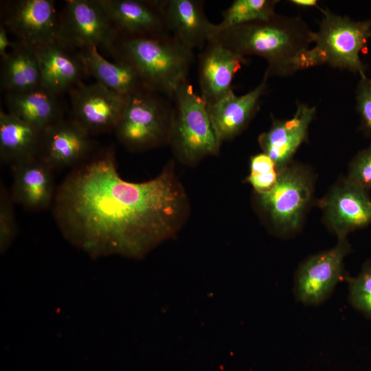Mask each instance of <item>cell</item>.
<instances>
[{
    "label": "cell",
    "instance_id": "1",
    "mask_svg": "<svg viewBox=\"0 0 371 371\" xmlns=\"http://www.w3.org/2000/svg\"><path fill=\"white\" fill-rule=\"evenodd\" d=\"M187 210V196L172 169L144 182L125 181L112 148L69 172L52 204L63 234L94 254L141 255L174 234Z\"/></svg>",
    "mask_w": 371,
    "mask_h": 371
},
{
    "label": "cell",
    "instance_id": "2",
    "mask_svg": "<svg viewBox=\"0 0 371 371\" xmlns=\"http://www.w3.org/2000/svg\"><path fill=\"white\" fill-rule=\"evenodd\" d=\"M313 34L300 16L276 13L267 21L222 31L212 39L244 57L254 55L264 58L269 78L286 77L311 67L309 51Z\"/></svg>",
    "mask_w": 371,
    "mask_h": 371
},
{
    "label": "cell",
    "instance_id": "3",
    "mask_svg": "<svg viewBox=\"0 0 371 371\" xmlns=\"http://www.w3.org/2000/svg\"><path fill=\"white\" fill-rule=\"evenodd\" d=\"M192 51L171 34L121 37L113 56L131 65L146 89L172 98L188 81Z\"/></svg>",
    "mask_w": 371,
    "mask_h": 371
},
{
    "label": "cell",
    "instance_id": "4",
    "mask_svg": "<svg viewBox=\"0 0 371 371\" xmlns=\"http://www.w3.org/2000/svg\"><path fill=\"white\" fill-rule=\"evenodd\" d=\"M322 17L313 34V47L309 51L311 67L322 64L339 69L366 75L360 53L371 38V20L356 21L320 9Z\"/></svg>",
    "mask_w": 371,
    "mask_h": 371
},
{
    "label": "cell",
    "instance_id": "5",
    "mask_svg": "<svg viewBox=\"0 0 371 371\" xmlns=\"http://www.w3.org/2000/svg\"><path fill=\"white\" fill-rule=\"evenodd\" d=\"M313 171L291 161L279 170L274 186L257 194L259 209L271 228L280 236H289L301 228L314 194Z\"/></svg>",
    "mask_w": 371,
    "mask_h": 371
},
{
    "label": "cell",
    "instance_id": "6",
    "mask_svg": "<svg viewBox=\"0 0 371 371\" xmlns=\"http://www.w3.org/2000/svg\"><path fill=\"white\" fill-rule=\"evenodd\" d=\"M169 142L177 157L187 164L216 155L221 143L212 126L207 107L186 81L172 97Z\"/></svg>",
    "mask_w": 371,
    "mask_h": 371
},
{
    "label": "cell",
    "instance_id": "7",
    "mask_svg": "<svg viewBox=\"0 0 371 371\" xmlns=\"http://www.w3.org/2000/svg\"><path fill=\"white\" fill-rule=\"evenodd\" d=\"M161 96L146 88L128 95L114 131L128 150H146L169 141L172 107Z\"/></svg>",
    "mask_w": 371,
    "mask_h": 371
},
{
    "label": "cell",
    "instance_id": "8",
    "mask_svg": "<svg viewBox=\"0 0 371 371\" xmlns=\"http://www.w3.org/2000/svg\"><path fill=\"white\" fill-rule=\"evenodd\" d=\"M120 38L101 0L65 1L59 18V41L78 49L94 47L113 55Z\"/></svg>",
    "mask_w": 371,
    "mask_h": 371
},
{
    "label": "cell",
    "instance_id": "9",
    "mask_svg": "<svg viewBox=\"0 0 371 371\" xmlns=\"http://www.w3.org/2000/svg\"><path fill=\"white\" fill-rule=\"evenodd\" d=\"M350 251L346 238H338L333 247L314 254L298 267L294 292L297 300L306 305H317L332 293L341 278L344 259Z\"/></svg>",
    "mask_w": 371,
    "mask_h": 371
},
{
    "label": "cell",
    "instance_id": "10",
    "mask_svg": "<svg viewBox=\"0 0 371 371\" xmlns=\"http://www.w3.org/2000/svg\"><path fill=\"white\" fill-rule=\"evenodd\" d=\"M1 24L17 41L36 48L58 39L59 18L52 0L3 1Z\"/></svg>",
    "mask_w": 371,
    "mask_h": 371
},
{
    "label": "cell",
    "instance_id": "11",
    "mask_svg": "<svg viewBox=\"0 0 371 371\" xmlns=\"http://www.w3.org/2000/svg\"><path fill=\"white\" fill-rule=\"evenodd\" d=\"M71 118L91 135L114 131L126 104L128 95L95 82H80L69 92Z\"/></svg>",
    "mask_w": 371,
    "mask_h": 371
},
{
    "label": "cell",
    "instance_id": "12",
    "mask_svg": "<svg viewBox=\"0 0 371 371\" xmlns=\"http://www.w3.org/2000/svg\"><path fill=\"white\" fill-rule=\"evenodd\" d=\"M319 205L329 230L338 238L371 223V200L368 190L347 177L338 180Z\"/></svg>",
    "mask_w": 371,
    "mask_h": 371
},
{
    "label": "cell",
    "instance_id": "13",
    "mask_svg": "<svg viewBox=\"0 0 371 371\" xmlns=\"http://www.w3.org/2000/svg\"><path fill=\"white\" fill-rule=\"evenodd\" d=\"M293 115L286 119H273L271 126L258 137L262 152L275 162L278 169L293 161L300 146L306 140L316 107L297 101Z\"/></svg>",
    "mask_w": 371,
    "mask_h": 371
},
{
    "label": "cell",
    "instance_id": "14",
    "mask_svg": "<svg viewBox=\"0 0 371 371\" xmlns=\"http://www.w3.org/2000/svg\"><path fill=\"white\" fill-rule=\"evenodd\" d=\"M93 148L91 135L71 117L43 131L41 157L54 169L80 165Z\"/></svg>",
    "mask_w": 371,
    "mask_h": 371
},
{
    "label": "cell",
    "instance_id": "15",
    "mask_svg": "<svg viewBox=\"0 0 371 371\" xmlns=\"http://www.w3.org/2000/svg\"><path fill=\"white\" fill-rule=\"evenodd\" d=\"M247 63L245 57L210 40L199 56L201 97L207 107L232 90L236 73Z\"/></svg>",
    "mask_w": 371,
    "mask_h": 371
},
{
    "label": "cell",
    "instance_id": "16",
    "mask_svg": "<svg viewBox=\"0 0 371 371\" xmlns=\"http://www.w3.org/2000/svg\"><path fill=\"white\" fill-rule=\"evenodd\" d=\"M35 49L41 86L53 93L60 95L69 92L88 75L79 49L58 39Z\"/></svg>",
    "mask_w": 371,
    "mask_h": 371
},
{
    "label": "cell",
    "instance_id": "17",
    "mask_svg": "<svg viewBox=\"0 0 371 371\" xmlns=\"http://www.w3.org/2000/svg\"><path fill=\"white\" fill-rule=\"evenodd\" d=\"M121 37L171 34L159 1L101 0Z\"/></svg>",
    "mask_w": 371,
    "mask_h": 371
},
{
    "label": "cell",
    "instance_id": "18",
    "mask_svg": "<svg viewBox=\"0 0 371 371\" xmlns=\"http://www.w3.org/2000/svg\"><path fill=\"white\" fill-rule=\"evenodd\" d=\"M268 79L265 73L261 82L249 92L238 95L232 90L207 106L212 126L221 144L238 135L250 122L258 109Z\"/></svg>",
    "mask_w": 371,
    "mask_h": 371
},
{
    "label": "cell",
    "instance_id": "19",
    "mask_svg": "<svg viewBox=\"0 0 371 371\" xmlns=\"http://www.w3.org/2000/svg\"><path fill=\"white\" fill-rule=\"evenodd\" d=\"M11 168L10 192L14 203L32 210H43L53 203L56 194L54 169L41 156Z\"/></svg>",
    "mask_w": 371,
    "mask_h": 371
},
{
    "label": "cell",
    "instance_id": "20",
    "mask_svg": "<svg viewBox=\"0 0 371 371\" xmlns=\"http://www.w3.org/2000/svg\"><path fill=\"white\" fill-rule=\"evenodd\" d=\"M159 1L172 36L192 50L205 47L212 38L214 24L207 19L202 1Z\"/></svg>",
    "mask_w": 371,
    "mask_h": 371
},
{
    "label": "cell",
    "instance_id": "21",
    "mask_svg": "<svg viewBox=\"0 0 371 371\" xmlns=\"http://www.w3.org/2000/svg\"><path fill=\"white\" fill-rule=\"evenodd\" d=\"M43 131L0 111V159L10 166L41 155Z\"/></svg>",
    "mask_w": 371,
    "mask_h": 371
},
{
    "label": "cell",
    "instance_id": "22",
    "mask_svg": "<svg viewBox=\"0 0 371 371\" xmlns=\"http://www.w3.org/2000/svg\"><path fill=\"white\" fill-rule=\"evenodd\" d=\"M59 96L42 86L16 93H6L8 112L43 131L64 118Z\"/></svg>",
    "mask_w": 371,
    "mask_h": 371
},
{
    "label": "cell",
    "instance_id": "23",
    "mask_svg": "<svg viewBox=\"0 0 371 371\" xmlns=\"http://www.w3.org/2000/svg\"><path fill=\"white\" fill-rule=\"evenodd\" d=\"M79 54L88 75L106 88L125 95L146 88L135 69L128 63L109 61L94 47L79 49Z\"/></svg>",
    "mask_w": 371,
    "mask_h": 371
},
{
    "label": "cell",
    "instance_id": "24",
    "mask_svg": "<svg viewBox=\"0 0 371 371\" xmlns=\"http://www.w3.org/2000/svg\"><path fill=\"white\" fill-rule=\"evenodd\" d=\"M0 85L6 93L41 86V74L36 49L19 41L1 60Z\"/></svg>",
    "mask_w": 371,
    "mask_h": 371
},
{
    "label": "cell",
    "instance_id": "25",
    "mask_svg": "<svg viewBox=\"0 0 371 371\" xmlns=\"http://www.w3.org/2000/svg\"><path fill=\"white\" fill-rule=\"evenodd\" d=\"M278 2V0L234 1L223 12L222 21L218 24H214L212 38L225 30L271 19L276 14L275 8Z\"/></svg>",
    "mask_w": 371,
    "mask_h": 371
},
{
    "label": "cell",
    "instance_id": "26",
    "mask_svg": "<svg viewBox=\"0 0 371 371\" xmlns=\"http://www.w3.org/2000/svg\"><path fill=\"white\" fill-rule=\"evenodd\" d=\"M250 172L247 181L257 194L269 191L276 184L279 170L275 162L267 154L262 152L250 158Z\"/></svg>",
    "mask_w": 371,
    "mask_h": 371
},
{
    "label": "cell",
    "instance_id": "27",
    "mask_svg": "<svg viewBox=\"0 0 371 371\" xmlns=\"http://www.w3.org/2000/svg\"><path fill=\"white\" fill-rule=\"evenodd\" d=\"M349 300L354 308L371 318V260L363 265L359 273L347 278Z\"/></svg>",
    "mask_w": 371,
    "mask_h": 371
},
{
    "label": "cell",
    "instance_id": "28",
    "mask_svg": "<svg viewBox=\"0 0 371 371\" xmlns=\"http://www.w3.org/2000/svg\"><path fill=\"white\" fill-rule=\"evenodd\" d=\"M10 192L1 181L0 185V240L3 250L16 234L17 223Z\"/></svg>",
    "mask_w": 371,
    "mask_h": 371
},
{
    "label": "cell",
    "instance_id": "29",
    "mask_svg": "<svg viewBox=\"0 0 371 371\" xmlns=\"http://www.w3.org/2000/svg\"><path fill=\"white\" fill-rule=\"evenodd\" d=\"M347 177L368 191L371 189V144L352 159Z\"/></svg>",
    "mask_w": 371,
    "mask_h": 371
},
{
    "label": "cell",
    "instance_id": "30",
    "mask_svg": "<svg viewBox=\"0 0 371 371\" xmlns=\"http://www.w3.org/2000/svg\"><path fill=\"white\" fill-rule=\"evenodd\" d=\"M356 109L360 118V128L371 138V78H361L356 89Z\"/></svg>",
    "mask_w": 371,
    "mask_h": 371
},
{
    "label": "cell",
    "instance_id": "31",
    "mask_svg": "<svg viewBox=\"0 0 371 371\" xmlns=\"http://www.w3.org/2000/svg\"><path fill=\"white\" fill-rule=\"evenodd\" d=\"M8 31L3 24L0 25V56L1 60L3 59L8 54V49H12L16 44V42H12L10 40Z\"/></svg>",
    "mask_w": 371,
    "mask_h": 371
},
{
    "label": "cell",
    "instance_id": "32",
    "mask_svg": "<svg viewBox=\"0 0 371 371\" xmlns=\"http://www.w3.org/2000/svg\"><path fill=\"white\" fill-rule=\"evenodd\" d=\"M289 3L297 7L312 8L317 7L318 2L317 0H291Z\"/></svg>",
    "mask_w": 371,
    "mask_h": 371
}]
</instances>
